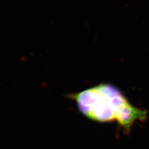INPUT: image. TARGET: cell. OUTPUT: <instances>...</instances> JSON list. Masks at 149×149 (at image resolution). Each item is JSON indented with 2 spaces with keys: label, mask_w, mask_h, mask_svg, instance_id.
<instances>
[{
  "label": "cell",
  "mask_w": 149,
  "mask_h": 149,
  "mask_svg": "<svg viewBox=\"0 0 149 149\" xmlns=\"http://www.w3.org/2000/svg\"><path fill=\"white\" fill-rule=\"evenodd\" d=\"M67 97L74 102L80 113L96 122H117L125 134L130 133L136 122H144L148 111L134 106L117 86L102 83Z\"/></svg>",
  "instance_id": "obj_1"
}]
</instances>
